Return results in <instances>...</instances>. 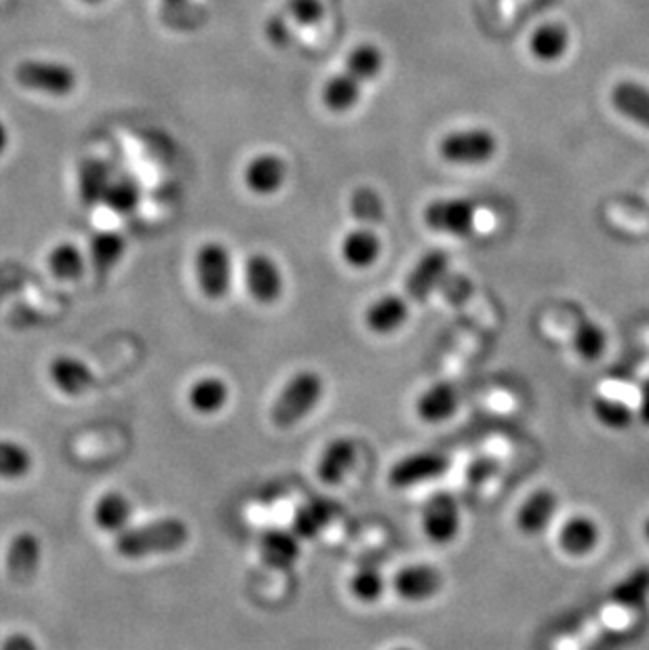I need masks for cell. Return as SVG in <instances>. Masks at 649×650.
Here are the masks:
<instances>
[{
    "label": "cell",
    "mask_w": 649,
    "mask_h": 650,
    "mask_svg": "<svg viewBox=\"0 0 649 650\" xmlns=\"http://www.w3.org/2000/svg\"><path fill=\"white\" fill-rule=\"evenodd\" d=\"M188 407L199 413V415H215L220 411L226 409L228 400H230V388L222 377L215 375H207L197 379L190 388H188Z\"/></svg>",
    "instance_id": "obj_19"
},
{
    "label": "cell",
    "mask_w": 649,
    "mask_h": 650,
    "mask_svg": "<svg viewBox=\"0 0 649 650\" xmlns=\"http://www.w3.org/2000/svg\"><path fill=\"white\" fill-rule=\"evenodd\" d=\"M612 600L620 607H641L649 596V568L641 566L633 571L628 577H624L617 586L612 589Z\"/></svg>",
    "instance_id": "obj_32"
},
{
    "label": "cell",
    "mask_w": 649,
    "mask_h": 650,
    "mask_svg": "<svg viewBox=\"0 0 649 650\" xmlns=\"http://www.w3.org/2000/svg\"><path fill=\"white\" fill-rule=\"evenodd\" d=\"M570 49V33L561 24H545L529 38V51L540 62H557Z\"/></svg>",
    "instance_id": "obj_25"
},
{
    "label": "cell",
    "mask_w": 649,
    "mask_h": 650,
    "mask_svg": "<svg viewBox=\"0 0 649 650\" xmlns=\"http://www.w3.org/2000/svg\"><path fill=\"white\" fill-rule=\"evenodd\" d=\"M639 420L649 425V382L641 391V407H639Z\"/></svg>",
    "instance_id": "obj_43"
},
{
    "label": "cell",
    "mask_w": 649,
    "mask_h": 650,
    "mask_svg": "<svg viewBox=\"0 0 649 650\" xmlns=\"http://www.w3.org/2000/svg\"><path fill=\"white\" fill-rule=\"evenodd\" d=\"M103 200L118 213H129L137 207V200H139V190H137L136 184L129 182V179H121L116 184H110Z\"/></svg>",
    "instance_id": "obj_38"
},
{
    "label": "cell",
    "mask_w": 649,
    "mask_h": 650,
    "mask_svg": "<svg viewBox=\"0 0 649 650\" xmlns=\"http://www.w3.org/2000/svg\"><path fill=\"white\" fill-rule=\"evenodd\" d=\"M354 463H357V442L352 438H336L321 451L316 461V476L321 478V483L336 487L346 480Z\"/></svg>",
    "instance_id": "obj_13"
},
{
    "label": "cell",
    "mask_w": 649,
    "mask_h": 650,
    "mask_svg": "<svg viewBox=\"0 0 649 650\" xmlns=\"http://www.w3.org/2000/svg\"><path fill=\"white\" fill-rule=\"evenodd\" d=\"M363 87L365 85L359 78H354L350 72L342 70L325 83V87L321 91V101L329 112L342 114L359 103Z\"/></svg>",
    "instance_id": "obj_22"
},
{
    "label": "cell",
    "mask_w": 649,
    "mask_h": 650,
    "mask_svg": "<svg viewBox=\"0 0 649 650\" xmlns=\"http://www.w3.org/2000/svg\"><path fill=\"white\" fill-rule=\"evenodd\" d=\"M260 552L274 568H291L300 558V543L296 533L271 530L262 537Z\"/></svg>",
    "instance_id": "obj_26"
},
{
    "label": "cell",
    "mask_w": 649,
    "mask_h": 650,
    "mask_svg": "<svg viewBox=\"0 0 649 650\" xmlns=\"http://www.w3.org/2000/svg\"><path fill=\"white\" fill-rule=\"evenodd\" d=\"M462 528V512L451 492H435L422 508V530L437 543L449 546L458 539Z\"/></svg>",
    "instance_id": "obj_6"
},
{
    "label": "cell",
    "mask_w": 649,
    "mask_h": 650,
    "mask_svg": "<svg viewBox=\"0 0 649 650\" xmlns=\"http://www.w3.org/2000/svg\"><path fill=\"white\" fill-rule=\"evenodd\" d=\"M494 472H496V463L494 461H477V463L471 465L469 476H471V483L477 487L485 478H489Z\"/></svg>",
    "instance_id": "obj_41"
},
{
    "label": "cell",
    "mask_w": 649,
    "mask_h": 650,
    "mask_svg": "<svg viewBox=\"0 0 649 650\" xmlns=\"http://www.w3.org/2000/svg\"><path fill=\"white\" fill-rule=\"evenodd\" d=\"M644 535H646V539H648V541H649V518H648V522H646V524H644Z\"/></svg>",
    "instance_id": "obj_45"
},
{
    "label": "cell",
    "mask_w": 649,
    "mask_h": 650,
    "mask_svg": "<svg viewBox=\"0 0 649 650\" xmlns=\"http://www.w3.org/2000/svg\"><path fill=\"white\" fill-rule=\"evenodd\" d=\"M392 587L403 600L424 602L444 589V575L433 564H408L395 575Z\"/></svg>",
    "instance_id": "obj_10"
},
{
    "label": "cell",
    "mask_w": 649,
    "mask_h": 650,
    "mask_svg": "<svg viewBox=\"0 0 649 650\" xmlns=\"http://www.w3.org/2000/svg\"><path fill=\"white\" fill-rule=\"evenodd\" d=\"M348 589L359 602L374 604L386 589V579L377 566H359L348 582Z\"/></svg>",
    "instance_id": "obj_30"
},
{
    "label": "cell",
    "mask_w": 649,
    "mask_h": 650,
    "mask_svg": "<svg viewBox=\"0 0 649 650\" xmlns=\"http://www.w3.org/2000/svg\"><path fill=\"white\" fill-rule=\"evenodd\" d=\"M285 13L298 26H314L323 20V2L321 0H287Z\"/></svg>",
    "instance_id": "obj_39"
},
{
    "label": "cell",
    "mask_w": 649,
    "mask_h": 650,
    "mask_svg": "<svg viewBox=\"0 0 649 650\" xmlns=\"http://www.w3.org/2000/svg\"><path fill=\"white\" fill-rule=\"evenodd\" d=\"M7 146H9V130L0 123V154H4Z\"/></svg>",
    "instance_id": "obj_44"
},
{
    "label": "cell",
    "mask_w": 649,
    "mask_h": 650,
    "mask_svg": "<svg viewBox=\"0 0 649 650\" xmlns=\"http://www.w3.org/2000/svg\"><path fill=\"white\" fill-rule=\"evenodd\" d=\"M458 407H460L458 390L447 382L433 384L415 400V413L424 423L447 422L449 417H453Z\"/></svg>",
    "instance_id": "obj_16"
},
{
    "label": "cell",
    "mask_w": 649,
    "mask_h": 650,
    "mask_svg": "<svg viewBox=\"0 0 649 650\" xmlns=\"http://www.w3.org/2000/svg\"><path fill=\"white\" fill-rule=\"evenodd\" d=\"M83 2H85V4H100L103 0H83Z\"/></svg>",
    "instance_id": "obj_46"
},
{
    "label": "cell",
    "mask_w": 649,
    "mask_h": 650,
    "mask_svg": "<svg viewBox=\"0 0 649 650\" xmlns=\"http://www.w3.org/2000/svg\"><path fill=\"white\" fill-rule=\"evenodd\" d=\"M245 186L258 196L276 195L287 179V163L273 152L253 157L245 166Z\"/></svg>",
    "instance_id": "obj_12"
},
{
    "label": "cell",
    "mask_w": 649,
    "mask_h": 650,
    "mask_svg": "<svg viewBox=\"0 0 649 650\" xmlns=\"http://www.w3.org/2000/svg\"><path fill=\"white\" fill-rule=\"evenodd\" d=\"M350 209H352V215L361 222L376 224V222L384 220V204H382L379 196L372 188H359L352 195Z\"/></svg>",
    "instance_id": "obj_37"
},
{
    "label": "cell",
    "mask_w": 649,
    "mask_h": 650,
    "mask_svg": "<svg viewBox=\"0 0 649 650\" xmlns=\"http://www.w3.org/2000/svg\"><path fill=\"white\" fill-rule=\"evenodd\" d=\"M601 533L588 516H572L559 528V546L570 555H586L599 546Z\"/></svg>",
    "instance_id": "obj_21"
},
{
    "label": "cell",
    "mask_w": 649,
    "mask_h": 650,
    "mask_svg": "<svg viewBox=\"0 0 649 650\" xmlns=\"http://www.w3.org/2000/svg\"><path fill=\"white\" fill-rule=\"evenodd\" d=\"M329 522V510L325 503H308L304 505L298 516H296V535L304 537V539H314L321 528H325Z\"/></svg>",
    "instance_id": "obj_36"
},
{
    "label": "cell",
    "mask_w": 649,
    "mask_h": 650,
    "mask_svg": "<svg viewBox=\"0 0 649 650\" xmlns=\"http://www.w3.org/2000/svg\"><path fill=\"white\" fill-rule=\"evenodd\" d=\"M33 455L13 440H0V478L20 480L33 472Z\"/></svg>",
    "instance_id": "obj_29"
},
{
    "label": "cell",
    "mask_w": 649,
    "mask_h": 650,
    "mask_svg": "<svg viewBox=\"0 0 649 650\" xmlns=\"http://www.w3.org/2000/svg\"><path fill=\"white\" fill-rule=\"evenodd\" d=\"M410 318V305L401 295H382L365 312V325L376 335H390Z\"/></svg>",
    "instance_id": "obj_17"
},
{
    "label": "cell",
    "mask_w": 649,
    "mask_h": 650,
    "mask_svg": "<svg viewBox=\"0 0 649 650\" xmlns=\"http://www.w3.org/2000/svg\"><path fill=\"white\" fill-rule=\"evenodd\" d=\"M134 516L132 501L116 490H110L100 497V501L93 508V521L96 526L103 533H121L129 526Z\"/></svg>",
    "instance_id": "obj_23"
},
{
    "label": "cell",
    "mask_w": 649,
    "mask_h": 650,
    "mask_svg": "<svg viewBox=\"0 0 649 650\" xmlns=\"http://www.w3.org/2000/svg\"><path fill=\"white\" fill-rule=\"evenodd\" d=\"M42 560L40 539L33 533H20L7 552V577L15 586H28L38 573Z\"/></svg>",
    "instance_id": "obj_11"
},
{
    "label": "cell",
    "mask_w": 649,
    "mask_h": 650,
    "mask_svg": "<svg viewBox=\"0 0 649 650\" xmlns=\"http://www.w3.org/2000/svg\"><path fill=\"white\" fill-rule=\"evenodd\" d=\"M195 272L201 293L209 299H222L233 289V255L226 245L222 242H205L197 258H195Z\"/></svg>",
    "instance_id": "obj_3"
},
{
    "label": "cell",
    "mask_w": 649,
    "mask_h": 650,
    "mask_svg": "<svg viewBox=\"0 0 649 650\" xmlns=\"http://www.w3.org/2000/svg\"><path fill=\"white\" fill-rule=\"evenodd\" d=\"M392 650H413V649H410V647H397V649H392Z\"/></svg>",
    "instance_id": "obj_48"
},
{
    "label": "cell",
    "mask_w": 649,
    "mask_h": 650,
    "mask_svg": "<svg viewBox=\"0 0 649 650\" xmlns=\"http://www.w3.org/2000/svg\"><path fill=\"white\" fill-rule=\"evenodd\" d=\"M612 103L622 116L649 129V87L633 80L617 83L612 91Z\"/></svg>",
    "instance_id": "obj_24"
},
{
    "label": "cell",
    "mask_w": 649,
    "mask_h": 650,
    "mask_svg": "<svg viewBox=\"0 0 649 650\" xmlns=\"http://www.w3.org/2000/svg\"><path fill=\"white\" fill-rule=\"evenodd\" d=\"M49 270L60 280H76L85 274V258L76 245L64 242L49 253Z\"/></svg>",
    "instance_id": "obj_31"
},
{
    "label": "cell",
    "mask_w": 649,
    "mask_h": 650,
    "mask_svg": "<svg viewBox=\"0 0 649 650\" xmlns=\"http://www.w3.org/2000/svg\"><path fill=\"white\" fill-rule=\"evenodd\" d=\"M245 285L249 295L262 303L271 305L280 299L285 291V278L278 263L266 253H253L245 261Z\"/></svg>",
    "instance_id": "obj_8"
},
{
    "label": "cell",
    "mask_w": 649,
    "mask_h": 650,
    "mask_svg": "<svg viewBox=\"0 0 649 650\" xmlns=\"http://www.w3.org/2000/svg\"><path fill=\"white\" fill-rule=\"evenodd\" d=\"M498 152V139L487 129L453 130L439 141V157L449 164H483Z\"/></svg>",
    "instance_id": "obj_4"
},
{
    "label": "cell",
    "mask_w": 649,
    "mask_h": 650,
    "mask_svg": "<svg viewBox=\"0 0 649 650\" xmlns=\"http://www.w3.org/2000/svg\"><path fill=\"white\" fill-rule=\"evenodd\" d=\"M49 379L51 384L66 393V396H80L93 386L96 375L93 371L78 358L58 357L49 362Z\"/></svg>",
    "instance_id": "obj_15"
},
{
    "label": "cell",
    "mask_w": 649,
    "mask_h": 650,
    "mask_svg": "<svg viewBox=\"0 0 649 650\" xmlns=\"http://www.w3.org/2000/svg\"><path fill=\"white\" fill-rule=\"evenodd\" d=\"M4 650H35V645L26 638V636H13L7 645Z\"/></svg>",
    "instance_id": "obj_42"
},
{
    "label": "cell",
    "mask_w": 649,
    "mask_h": 650,
    "mask_svg": "<svg viewBox=\"0 0 649 650\" xmlns=\"http://www.w3.org/2000/svg\"><path fill=\"white\" fill-rule=\"evenodd\" d=\"M167 4H179V2H184V0H165Z\"/></svg>",
    "instance_id": "obj_47"
},
{
    "label": "cell",
    "mask_w": 649,
    "mask_h": 650,
    "mask_svg": "<svg viewBox=\"0 0 649 650\" xmlns=\"http://www.w3.org/2000/svg\"><path fill=\"white\" fill-rule=\"evenodd\" d=\"M190 539L188 524L179 518H161V521L127 526L114 539V550L123 558L137 560L159 553H173L182 550Z\"/></svg>",
    "instance_id": "obj_1"
},
{
    "label": "cell",
    "mask_w": 649,
    "mask_h": 650,
    "mask_svg": "<svg viewBox=\"0 0 649 650\" xmlns=\"http://www.w3.org/2000/svg\"><path fill=\"white\" fill-rule=\"evenodd\" d=\"M477 209L466 198H439L424 209V224L447 236H469L475 228Z\"/></svg>",
    "instance_id": "obj_7"
},
{
    "label": "cell",
    "mask_w": 649,
    "mask_h": 650,
    "mask_svg": "<svg viewBox=\"0 0 649 650\" xmlns=\"http://www.w3.org/2000/svg\"><path fill=\"white\" fill-rule=\"evenodd\" d=\"M592 413L597 417V422L603 423L606 427L612 429H624L633 423V411L617 402V400H610V398H597L592 402Z\"/></svg>",
    "instance_id": "obj_35"
},
{
    "label": "cell",
    "mask_w": 649,
    "mask_h": 650,
    "mask_svg": "<svg viewBox=\"0 0 649 650\" xmlns=\"http://www.w3.org/2000/svg\"><path fill=\"white\" fill-rule=\"evenodd\" d=\"M449 467V459L435 453V451H422V453H411V455L399 459L390 472H388V483L395 488H411L435 480L444 476Z\"/></svg>",
    "instance_id": "obj_9"
},
{
    "label": "cell",
    "mask_w": 649,
    "mask_h": 650,
    "mask_svg": "<svg viewBox=\"0 0 649 650\" xmlns=\"http://www.w3.org/2000/svg\"><path fill=\"white\" fill-rule=\"evenodd\" d=\"M266 36H269V40H271L273 45H276V47L287 45V40H289V28H287L285 17L273 15V17L269 20V24H266Z\"/></svg>",
    "instance_id": "obj_40"
},
{
    "label": "cell",
    "mask_w": 649,
    "mask_h": 650,
    "mask_svg": "<svg viewBox=\"0 0 649 650\" xmlns=\"http://www.w3.org/2000/svg\"><path fill=\"white\" fill-rule=\"evenodd\" d=\"M344 70L350 72L354 78H359L363 85H367L384 70V53L377 45H372V42L357 45L350 51V55L346 58Z\"/></svg>",
    "instance_id": "obj_27"
},
{
    "label": "cell",
    "mask_w": 649,
    "mask_h": 650,
    "mask_svg": "<svg viewBox=\"0 0 649 650\" xmlns=\"http://www.w3.org/2000/svg\"><path fill=\"white\" fill-rule=\"evenodd\" d=\"M125 253V238L116 232H102L91 242V261L100 276H105Z\"/></svg>",
    "instance_id": "obj_28"
},
{
    "label": "cell",
    "mask_w": 649,
    "mask_h": 650,
    "mask_svg": "<svg viewBox=\"0 0 649 650\" xmlns=\"http://www.w3.org/2000/svg\"><path fill=\"white\" fill-rule=\"evenodd\" d=\"M15 80L24 89L58 98H64L76 89V72L60 62H22L15 67Z\"/></svg>",
    "instance_id": "obj_5"
},
{
    "label": "cell",
    "mask_w": 649,
    "mask_h": 650,
    "mask_svg": "<svg viewBox=\"0 0 649 650\" xmlns=\"http://www.w3.org/2000/svg\"><path fill=\"white\" fill-rule=\"evenodd\" d=\"M559 499L550 488L534 490L516 510V526L525 535H538L554 518Z\"/></svg>",
    "instance_id": "obj_14"
},
{
    "label": "cell",
    "mask_w": 649,
    "mask_h": 650,
    "mask_svg": "<svg viewBox=\"0 0 649 650\" xmlns=\"http://www.w3.org/2000/svg\"><path fill=\"white\" fill-rule=\"evenodd\" d=\"M110 186L108 166L98 161H89L80 168V198L85 204H96L103 200L105 190Z\"/></svg>",
    "instance_id": "obj_34"
},
{
    "label": "cell",
    "mask_w": 649,
    "mask_h": 650,
    "mask_svg": "<svg viewBox=\"0 0 649 650\" xmlns=\"http://www.w3.org/2000/svg\"><path fill=\"white\" fill-rule=\"evenodd\" d=\"M342 260L354 270L372 267L382 255V240L376 232L367 228H357L344 236L340 247Z\"/></svg>",
    "instance_id": "obj_20"
},
{
    "label": "cell",
    "mask_w": 649,
    "mask_h": 650,
    "mask_svg": "<svg viewBox=\"0 0 649 650\" xmlns=\"http://www.w3.org/2000/svg\"><path fill=\"white\" fill-rule=\"evenodd\" d=\"M447 265H449V258L445 255L444 251L426 253L422 260L415 263V267L408 276V283H405L408 293L417 301H424L444 280Z\"/></svg>",
    "instance_id": "obj_18"
},
{
    "label": "cell",
    "mask_w": 649,
    "mask_h": 650,
    "mask_svg": "<svg viewBox=\"0 0 649 650\" xmlns=\"http://www.w3.org/2000/svg\"><path fill=\"white\" fill-rule=\"evenodd\" d=\"M325 393V382L321 373L304 368L287 379L283 390L274 398L271 407V422L278 429H289L304 422L308 415L319 407Z\"/></svg>",
    "instance_id": "obj_2"
},
{
    "label": "cell",
    "mask_w": 649,
    "mask_h": 650,
    "mask_svg": "<svg viewBox=\"0 0 649 650\" xmlns=\"http://www.w3.org/2000/svg\"><path fill=\"white\" fill-rule=\"evenodd\" d=\"M608 348V337L606 330L597 323L582 321L581 325L574 330V350L578 357L592 362L606 354Z\"/></svg>",
    "instance_id": "obj_33"
}]
</instances>
